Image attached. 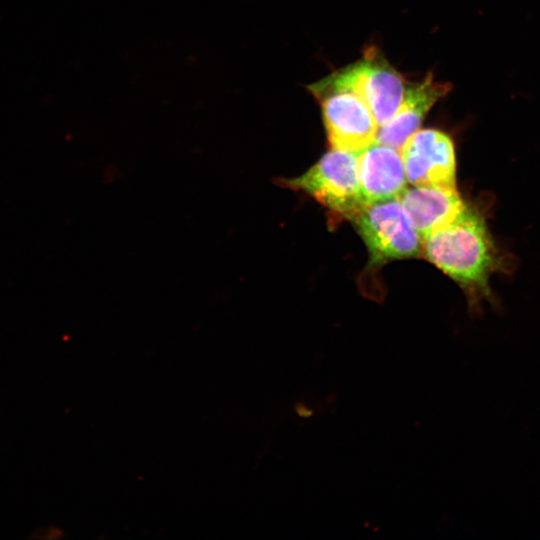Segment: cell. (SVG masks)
Returning a JSON list of instances; mask_svg holds the SVG:
<instances>
[{
	"instance_id": "obj_7",
	"label": "cell",
	"mask_w": 540,
	"mask_h": 540,
	"mask_svg": "<svg viewBox=\"0 0 540 540\" xmlns=\"http://www.w3.org/2000/svg\"><path fill=\"white\" fill-rule=\"evenodd\" d=\"M357 156L364 205L400 197L408 180L399 150L375 141Z\"/></svg>"
},
{
	"instance_id": "obj_4",
	"label": "cell",
	"mask_w": 540,
	"mask_h": 540,
	"mask_svg": "<svg viewBox=\"0 0 540 540\" xmlns=\"http://www.w3.org/2000/svg\"><path fill=\"white\" fill-rule=\"evenodd\" d=\"M339 216L351 219L363 206L357 153L332 149L299 177L286 180Z\"/></svg>"
},
{
	"instance_id": "obj_6",
	"label": "cell",
	"mask_w": 540,
	"mask_h": 540,
	"mask_svg": "<svg viewBox=\"0 0 540 540\" xmlns=\"http://www.w3.org/2000/svg\"><path fill=\"white\" fill-rule=\"evenodd\" d=\"M412 185L456 187V159L451 138L436 129L417 130L399 150Z\"/></svg>"
},
{
	"instance_id": "obj_9",
	"label": "cell",
	"mask_w": 540,
	"mask_h": 540,
	"mask_svg": "<svg viewBox=\"0 0 540 540\" xmlns=\"http://www.w3.org/2000/svg\"><path fill=\"white\" fill-rule=\"evenodd\" d=\"M428 74L421 82L407 86L403 100L393 117L379 127L376 141L400 150L409 136L421 125L430 108L450 90Z\"/></svg>"
},
{
	"instance_id": "obj_3",
	"label": "cell",
	"mask_w": 540,
	"mask_h": 540,
	"mask_svg": "<svg viewBox=\"0 0 540 540\" xmlns=\"http://www.w3.org/2000/svg\"><path fill=\"white\" fill-rule=\"evenodd\" d=\"M350 220L362 237L373 265L422 253V237L399 198L364 205Z\"/></svg>"
},
{
	"instance_id": "obj_1",
	"label": "cell",
	"mask_w": 540,
	"mask_h": 540,
	"mask_svg": "<svg viewBox=\"0 0 540 540\" xmlns=\"http://www.w3.org/2000/svg\"><path fill=\"white\" fill-rule=\"evenodd\" d=\"M422 254L462 286L485 289L495 253L483 218L469 207L455 221L423 239Z\"/></svg>"
},
{
	"instance_id": "obj_2",
	"label": "cell",
	"mask_w": 540,
	"mask_h": 540,
	"mask_svg": "<svg viewBox=\"0 0 540 540\" xmlns=\"http://www.w3.org/2000/svg\"><path fill=\"white\" fill-rule=\"evenodd\" d=\"M406 88L403 76L374 47L367 49L359 61L309 86L314 96L335 90L356 93L368 105L379 127L396 113Z\"/></svg>"
},
{
	"instance_id": "obj_5",
	"label": "cell",
	"mask_w": 540,
	"mask_h": 540,
	"mask_svg": "<svg viewBox=\"0 0 540 540\" xmlns=\"http://www.w3.org/2000/svg\"><path fill=\"white\" fill-rule=\"evenodd\" d=\"M332 149L358 153L376 141L379 126L365 101L347 90L315 96Z\"/></svg>"
},
{
	"instance_id": "obj_8",
	"label": "cell",
	"mask_w": 540,
	"mask_h": 540,
	"mask_svg": "<svg viewBox=\"0 0 540 540\" xmlns=\"http://www.w3.org/2000/svg\"><path fill=\"white\" fill-rule=\"evenodd\" d=\"M412 186L399 200L422 240L455 221L468 208L456 187Z\"/></svg>"
}]
</instances>
